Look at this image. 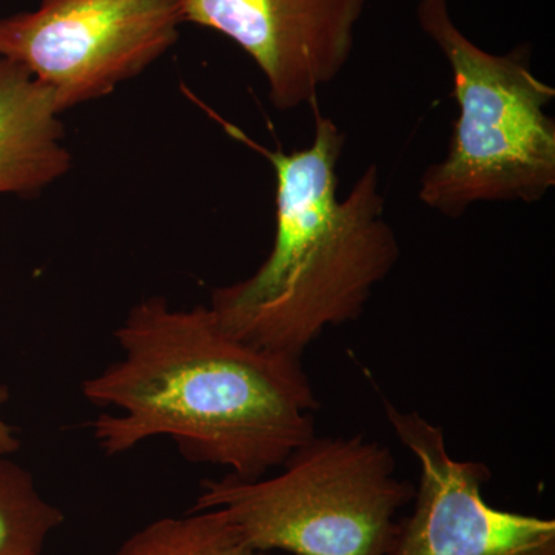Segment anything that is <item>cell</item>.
<instances>
[{"label": "cell", "instance_id": "cell-1", "mask_svg": "<svg viewBox=\"0 0 555 555\" xmlns=\"http://www.w3.org/2000/svg\"><path fill=\"white\" fill-rule=\"evenodd\" d=\"M122 357L82 383L102 412L90 423L105 455L169 437L188 462L257 480L317 436L315 390L299 358L232 337L208 306L150 297L115 331Z\"/></svg>", "mask_w": 555, "mask_h": 555}, {"label": "cell", "instance_id": "cell-8", "mask_svg": "<svg viewBox=\"0 0 555 555\" xmlns=\"http://www.w3.org/2000/svg\"><path fill=\"white\" fill-rule=\"evenodd\" d=\"M60 115L47 87L0 57V195H31L67 173Z\"/></svg>", "mask_w": 555, "mask_h": 555}, {"label": "cell", "instance_id": "cell-10", "mask_svg": "<svg viewBox=\"0 0 555 555\" xmlns=\"http://www.w3.org/2000/svg\"><path fill=\"white\" fill-rule=\"evenodd\" d=\"M9 455H0V555H42L47 539L64 524L35 478Z\"/></svg>", "mask_w": 555, "mask_h": 555}, {"label": "cell", "instance_id": "cell-11", "mask_svg": "<svg viewBox=\"0 0 555 555\" xmlns=\"http://www.w3.org/2000/svg\"><path fill=\"white\" fill-rule=\"evenodd\" d=\"M9 400V386L0 385V406H3ZM20 449L21 440L20 437L16 436V430H14L9 423L0 418V455H11L20 451Z\"/></svg>", "mask_w": 555, "mask_h": 555}, {"label": "cell", "instance_id": "cell-4", "mask_svg": "<svg viewBox=\"0 0 555 555\" xmlns=\"http://www.w3.org/2000/svg\"><path fill=\"white\" fill-rule=\"evenodd\" d=\"M415 486L397 477L392 449L363 434L310 438L273 477L228 474L201 481L190 511L228 514L258 551L287 555H385L397 514Z\"/></svg>", "mask_w": 555, "mask_h": 555}, {"label": "cell", "instance_id": "cell-7", "mask_svg": "<svg viewBox=\"0 0 555 555\" xmlns=\"http://www.w3.org/2000/svg\"><path fill=\"white\" fill-rule=\"evenodd\" d=\"M369 0H184V22L232 39L251 57L281 112L313 104L352 56Z\"/></svg>", "mask_w": 555, "mask_h": 555}, {"label": "cell", "instance_id": "cell-2", "mask_svg": "<svg viewBox=\"0 0 555 555\" xmlns=\"http://www.w3.org/2000/svg\"><path fill=\"white\" fill-rule=\"evenodd\" d=\"M345 142L337 124L315 112L308 149L264 150L276 179L272 250L254 275L218 287L208 306L246 345L302 360L327 327L363 315L400 259L375 164L338 198Z\"/></svg>", "mask_w": 555, "mask_h": 555}, {"label": "cell", "instance_id": "cell-9", "mask_svg": "<svg viewBox=\"0 0 555 555\" xmlns=\"http://www.w3.org/2000/svg\"><path fill=\"white\" fill-rule=\"evenodd\" d=\"M113 555H272L255 550L222 509L190 511L153 521Z\"/></svg>", "mask_w": 555, "mask_h": 555}, {"label": "cell", "instance_id": "cell-5", "mask_svg": "<svg viewBox=\"0 0 555 555\" xmlns=\"http://www.w3.org/2000/svg\"><path fill=\"white\" fill-rule=\"evenodd\" d=\"M184 0H42L0 20V57L50 90L60 113L100 100L175 46Z\"/></svg>", "mask_w": 555, "mask_h": 555}, {"label": "cell", "instance_id": "cell-3", "mask_svg": "<svg viewBox=\"0 0 555 555\" xmlns=\"http://www.w3.org/2000/svg\"><path fill=\"white\" fill-rule=\"evenodd\" d=\"M420 27L447 57L459 118L448 155L427 167L418 198L448 218L477 203H537L555 185V90L531 69V51L488 53L456 28L448 0H422Z\"/></svg>", "mask_w": 555, "mask_h": 555}, {"label": "cell", "instance_id": "cell-6", "mask_svg": "<svg viewBox=\"0 0 555 555\" xmlns=\"http://www.w3.org/2000/svg\"><path fill=\"white\" fill-rule=\"evenodd\" d=\"M387 423L415 456L414 511L397 524L385 555H555V520L496 509L485 500L491 469L456 460L443 427L401 411L379 392Z\"/></svg>", "mask_w": 555, "mask_h": 555}]
</instances>
